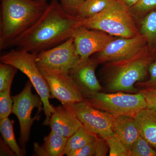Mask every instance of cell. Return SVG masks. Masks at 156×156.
<instances>
[{
    "label": "cell",
    "mask_w": 156,
    "mask_h": 156,
    "mask_svg": "<svg viewBox=\"0 0 156 156\" xmlns=\"http://www.w3.org/2000/svg\"><path fill=\"white\" fill-rule=\"evenodd\" d=\"M83 18L66 12L58 0H52L38 20L19 37L13 47L38 53L60 44L73 36Z\"/></svg>",
    "instance_id": "cell-1"
},
{
    "label": "cell",
    "mask_w": 156,
    "mask_h": 156,
    "mask_svg": "<svg viewBox=\"0 0 156 156\" xmlns=\"http://www.w3.org/2000/svg\"><path fill=\"white\" fill-rule=\"evenodd\" d=\"M0 50L13 47L48 8L41 0H1Z\"/></svg>",
    "instance_id": "cell-2"
},
{
    "label": "cell",
    "mask_w": 156,
    "mask_h": 156,
    "mask_svg": "<svg viewBox=\"0 0 156 156\" xmlns=\"http://www.w3.org/2000/svg\"><path fill=\"white\" fill-rule=\"evenodd\" d=\"M131 14L129 8L119 0H113L103 11L93 17L83 18L82 26L113 36L133 37L140 33Z\"/></svg>",
    "instance_id": "cell-3"
},
{
    "label": "cell",
    "mask_w": 156,
    "mask_h": 156,
    "mask_svg": "<svg viewBox=\"0 0 156 156\" xmlns=\"http://www.w3.org/2000/svg\"><path fill=\"white\" fill-rule=\"evenodd\" d=\"M36 55L37 53L16 49L3 54L0 60L3 63L16 67L29 79L43 102L46 116L44 125L48 126L54 108L49 100L50 92L48 83L37 66Z\"/></svg>",
    "instance_id": "cell-4"
},
{
    "label": "cell",
    "mask_w": 156,
    "mask_h": 156,
    "mask_svg": "<svg viewBox=\"0 0 156 156\" xmlns=\"http://www.w3.org/2000/svg\"><path fill=\"white\" fill-rule=\"evenodd\" d=\"M153 58L148 54L141 53L123 62L110 63L113 69L107 79L106 89L111 92L137 93L134 85L143 81Z\"/></svg>",
    "instance_id": "cell-5"
},
{
    "label": "cell",
    "mask_w": 156,
    "mask_h": 156,
    "mask_svg": "<svg viewBox=\"0 0 156 156\" xmlns=\"http://www.w3.org/2000/svg\"><path fill=\"white\" fill-rule=\"evenodd\" d=\"M84 100L95 108L114 116L128 115L134 117L140 111L147 108L144 97L140 92L132 94L119 92H98Z\"/></svg>",
    "instance_id": "cell-6"
},
{
    "label": "cell",
    "mask_w": 156,
    "mask_h": 156,
    "mask_svg": "<svg viewBox=\"0 0 156 156\" xmlns=\"http://www.w3.org/2000/svg\"><path fill=\"white\" fill-rule=\"evenodd\" d=\"M36 63L41 72L68 73L80 61L73 37L56 47L37 53Z\"/></svg>",
    "instance_id": "cell-7"
},
{
    "label": "cell",
    "mask_w": 156,
    "mask_h": 156,
    "mask_svg": "<svg viewBox=\"0 0 156 156\" xmlns=\"http://www.w3.org/2000/svg\"><path fill=\"white\" fill-rule=\"evenodd\" d=\"M32 86L30 81H27L19 94L12 96L13 104L11 113L15 115L19 121L20 143L24 154L30 137L31 128L38 117L36 116L32 118L33 111L35 108L41 109L43 104L39 95H35L32 92Z\"/></svg>",
    "instance_id": "cell-8"
},
{
    "label": "cell",
    "mask_w": 156,
    "mask_h": 156,
    "mask_svg": "<svg viewBox=\"0 0 156 156\" xmlns=\"http://www.w3.org/2000/svg\"><path fill=\"white\" fill-rule=\"evenodd\" d=\"M89 131L105 139L114 133L113 115L93 107L85 100L65 105Z\"/></svg>",
    "instance_id": "cell-9"
},
{
    "label": "cell",
    "mask_w": 156,
    "mask_h": 156,
    "mask_svg": "<svg viewBox=\"0 0 156 156\" xmlns=\"http://www.w3.org/2000/svg\"><path fill=\"white\" fill-rule=\"evenodd\" d=\"M147 45L145 38L139 34L131 38H115L93 58L99 64L118 63L130 60L143 53Z\"/></svg>",
    "instance_id": "cell-10"
},
{
    "label": "cell",
    "mask_w": 156,
    "mask_h": 156,
    "mask_svg": "<svg viewBox=\"0 0 156 156\" xmlns=\"http://www.w3.org/2000/svg\"><path fill=\"white\" fill-rule=\"evenodd\" d=\"M73 37L80 62L86 61L92 55L101 52L115 39L102 31L89 29L83 26L76 29Z\"/></svg>",
    "instance_id": "cell-11"
},
{
    "label": "cell",
    "mask_w": 156,
    "mask_h": 156,
    "mask_svg": "<svg viewBox=\"0 0 156 156\" xmlns=\"http://www.w3.org/2000/svg\"><path fill=\"white\" fill-rule=\"evenodd\" d=\"M48 83L50 98H55L62 105L83 101V97L68 73L57 72H42Z\"/></svg>",
    "instance_id": "cell-12"
},
{
    "label": "cell",
    "mask_w": 156,
    "mask_h": 156,
    "mask_svg": "<svg viewBox=\"0 0 156 156\" xmlns=\"http://www.w3.org/2000/svg\"><path fill=\"white\" fill-rule=\"evenodd\" d=\"M98 64L94 58H89L86 61L79 62L68 73L84 99L102 90V87L95 75V69Z\"/></svg>",
    "instance_id": "cell-13"
},
{
    "label": "cell",
    "mask_w": 156,
    "mask_h": 156,
    "mask_svg": "<svg viewBox=\"0 0 156 156\" xmlns=\"http://www.w3.org/2000/svg\"><path fill=\"white\" fill-rule=\"evenodd\" d=\"M48 126L51 131L69 138L83 126L73 112L64 105L54 107Z\"/></svg>",
    "instance_id": "cell-14"
},
{
    "label": "cell",
    "mask_w": 156,
    "mask_h": 156,
    "mask_svg": "<svg viewBox=\"0 0 156 156\" xmlns=\"http://www.w3.org/2000/svg\"><path fill=\"white\" fill-rule=\"evenodd\" d=\"M112 129L129 151L140 135L134 117L113 115Z\"/></svg>",
    "instance_id": "cell-15"
},
{
    "label": "cell",
    "mask_w": 156,
    "mask_h": 156,
    "mask_svg": "<svg viewBox=\"0 0 156 156\" xmlns=\"http://www.w3.org/2000/svg\"><path fill=\"white\" fill-rule=\"evenodd\" d=\"M140 134L156 151V111L148 108L134 117Z\"/></svg>",
    "instance_id": "cell-16"
},
{
    "label": "cell",
    "mask_w": 156,
    "mask_h": 156,
    "mask_svg": "<svg viewBox=\"0 0 156 156\" xmlns=\"http://www.w3.org/2000/svg\"><path fill=\"white\" fill-rule=\"evenodd\" d=\"M68 138L50 131L45 136L44 143L34 144V151L36 156H62L65 155L66 148Z\"/></svg>",
    "instance_id": "cell-17"
},
{
    "label": "cell",
    "mask_w": 156,
    "mask_h": 156,
    "mask_svg": "<svg viewBox=\"0 0 156 156\" xmlns=\"http://www.w3.org/2000/svg\"><path fill=\"white\" fill-rule=\"evenodd\" d=\"M140 34L145 38L149 48V55L156 58V9L150 11L140 25Z\"/></svg>",
    "instance_id": "cell-18"
},
{
    "label": "cell",
    "mask_w": 156,
    "mask_h": 156,
    "mask_svg": "<svg viewBox=\"0 0 156 156\" xmlns=\"http://www.w3.org/2000/svg\"><path fill=\"white\" fill-rule=\"evenodd\" d=\"M98 136L82 126L68 139L65 155L95 141Z\"/></svg>",
    "instance_id": "cell-19"
},
{
    "label": "cell",
    "mask_w": 156,
    "mask_h": 156,
    "mask_svg": "<svg viewBox=\"0 0 156 156\" xmlns=\"http://www.w3.org/2000/svg\"><path fill=\"white\" fill-rule=\"evenodd\" d=\"M14 121L10 119L9 117L0 119V131L4 142L16 155L24 154L22 148L17 144L15 139L13 128Z\"/></svg>",
    "instance_id": "cell-20"
},
{
    "label": "cell",
    "mask_w": 156,
    "mask_h": 156,
    "mask_svg": "<svg viewBox=\"0 0 156 156\" xmlns=\"http://www.w3.org/2000/svg\"><path fill=\"white\" fill-rule=\"evenodd\" d=\"M113 0H85L79 6L76 12V16L81 18L93 17L103 11Z\"/></svg>",
    "instance_id": "cell-21"
},
{
    "label": "cell",
    "mask_w": 156,
    "mask_h": 156,
    "mask_svg": "<svg viewBox=\"0 0 156 156\" xmlns=\"http://www.w3.org/2000/svg\"><path fill=\"white\" fill-rule=\"evenodd\" d=\"M18 69L11 65L0 63V92L6 90L12 86L14 76Z\"/></svg>",
    "instance_id": "cell-22"
},
{
    "label": "cell",
    "mask_w": 156,
    "mask_h": 156,
    "mask_svg": "<svg viewBox=\"0 0 156 156\" xmlns=\"http://www.w3.org/2000/svg\"><path fill=\"white\" fill-rule=\"evenodd\" d=\"M105 140L108 146L109 155L129 156L130 151L115 133L107 137Z\"/></svg>",
    "instance_id": "cell-23"
},
{
    "label": "cell",
    "mask_w": 156,
    "mask_h": 156,
    "mask_svg": "<svg viewBox=\"0 0 156 156\" xmlns=\"http://www.w3.org/2000/svg\"><path fill=\"white\" fill-rule=\"evenodd\" d=\"M129 156H156V151L140 135L130 151Z\"/></svg>",
    "instance_id": "cell-24"
},
{
    "label": "cell",
    "mask_w": 156,
    "mask_h": 156,
    "mask_svg": "<svg viewBox=\"0 0 156 156\" xmlns=\"http://www.w3.org/2000/svg\"><path fill=\"white\" fill-rule=\"evenodd\" d=\"M11 88L0 92V119L9 117L12 113L13 101L11 96Z\"/></svg>",
    "instance_id": "cell-25"
},
{
    "label": "cell",
    "mask_w": 156,
    "mask_h": 156,
    "mask_svg": "<svg viewBox=\"0 0 156 156\" xmlns=\"http://www.w3.org/2000/svg\"><path fill=\"white\" fill-rule=\"evenodd\" d=\"M129 9L132 13L144 14L156 9V0H140Z\"/></svg>",
    "instance_id": "cell-26"
},
{
    "label": "cell",
    "mask_w": 156,
    "mask_h": 156,
    "mask_svg": "<svg viewBox=\"0 0 156 156\" xmlns=\"http://www.w3.org/2000/svg\"><path fill=\"white\" fill-rule=\"evenodd\" d=\"M150 77L147 81L137 83V85L147 89H156V61L151 62L148 69Z\"/></svg>",
    "instance_id": "cell-27"
},
{
    "label": "cell",
    "mask_w": 156,
    "mask_h": 156,
    "mask_svg": "<svg viewBox=\"0 0 156 156\" xmlns=\"http://www.w3.org/2000/svg\"><path fill=\"white\" fill-rule=\"evenodd\" d=\"M98 138V137H97ZM97 139L83 147L73 151L67 154L68 156H95L96 151Z\"/></svg>",
    "instance_id": "cell-28"
},
{
    "label": "cell",
    "mask_w": 156,
    "mask_h": 156,
    "mask_svg": "<svg viewBox=\"0 0 156 156\" xmlns=\"http://www.w3.org/2000/svg\"><path fill=\"white\" fill-rule=\"evenodd\" d=\"M138 92L144 97L147 108L156 111V89L144 88Z\"/></svg>",
    "instance_id": "cell-29"
},
{
    "label": "cell",
    "mask_w": 156,
    "mask_h": 156,
    "mask_svg": "<svg viewBox=\"0 0 156 156\" xmlns=\"http://www.w3.org/2000/svg\"><path fill=\"white\" fill-rule=\"evenodd\" d=\"M65 11L69 14L75 15L77 9L85 0H59Z\"/></svg>",
    "instance_id": "cell-30"
},
{
    "label": "cell",
    "mask_w": 156,
    "mask_h": 156,
    "mask_svg": "<svg viewBox=\"0 0 156 156\" xmlns=\"http://www.w3.org/2000/svg\"><path fill=\"white\" fill-rule=\"evenodd\" d=\"M108 150V146L106 140L104 138L98 136L97 140L95 156H106Z\"/></svg>",
    "instance_id": "cell-31"
},
{
    "label": "cell",
    "mask_w": 156,
    "mask_h": 156,
    "mask_svg": "<svg viewBox=\"0 0 156 156\" xmlns=\"http://www.w3.org/2000/svg\"><path fill=\"white\" fill-rule=\"evenodd\" d=\"M128 8H131L138 2L140 0H119Z\"/></svg>",
    "instance_id": "cell-32"
},
{
    "label": "cell",
    "mask_w": 156,
    "mask_h": 156,
    "mask_svg": "<svg viewBox=\"0 0 156 156\" xmlns=\"http://www.w3.org/2000/svg\"><path fill=\"white\" fill-rule=\"evenodd\" d=\"M42 1H44V2H47V0H41Z\"/></svg>",
    "instance_id": "cell-33"
}]
</instances>
